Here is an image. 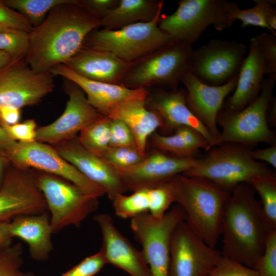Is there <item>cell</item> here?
I'll return each mask as SVG.
<instances>
[{
  "instance_id": "6da1fadb",
  "label": "cell",
  "mask_w": 276,
  "mask_h": 276,
  "mask_svg": "<svg viewBox=\"0 0 276 276\" xmlns=\"http://www.w3.org/2000/svg\"><path fill=\"white\" fill-rule=\"evenodd\" d=\"M100 27V20L80 5L78 0L59 5L29 33L25 59L39 73L63 64L82 48L87 35Z\"/></svg>"
},
{
  "instance_id": "7a4b0ae2",
  "label": "cell",
  "mask_w": 276,
  "mask_h": 276,
  "mask_svg": "<svg viewBox=\"0 0 276 276\" xmlns=\"http://www.w3.org/2000/svg\"><path fill=\"white\" fill-rule=\"evenodd\" d=\"M274 229L255 191L248 183H241L231 192L224 205L221 254L252 268Z\"/></svg>"
},
{
  "instance_id": "3957f363",
  "label": "cell",
  "mask_w": 276,
  "mask_h": 276,
  "mask_svg": "<svg viewBox=\"0 0 276 276\" xmlns=\"http://www.w3.org/2000/svg\"><path fill=\"white\" fill-rule=\"evenodd\" d=\"M172 181L175 202L182 209L185 221L200 239L216 248L221 235L224 205L231 192L205 179L182 174Z\"/></svg>"
},
{
  "instance_id": "277c9868",
  "label": "cell",
  "mask_w": 276,
  "mask_h": 276,
  "mask_svg": "<svg viewBox=\"0 0 276 276\" xmlns=\"http://www.w3.org/2000/svg\"><path fill=\"white\" fill-rule=\"evenodd\" d=\"M193 52L192 44L174 39L131 62L122 85L131 89L160 86L176 89L192 72Z\"/></svg>"
},
{
  "instance_id": "5b68a950",
  "label": "cell",
  "mask_w": 276,
  "mask_h": 276,
  "mask_svg": "<svg viewBox=\"0 0 276 276\" xmlns=\"http://www.w3.org/2000/svg\"><path fill=\"white\" fill-rule=\"evenodd\" d=\"M272 173L264 163L251 157L246 146L226 143L211 148L182 174L205 179L231 192L241 183L249 184L257 177Z\"/></svg>"
},
{
  "instance_id": "8992f818",
  "label": "cell",
  "mask_w": 276,
  "mask_h": 276,
  "mask_svg": "<svg viewBox=\"0 0 276 276\" xmlns=\"http://www.w3.org/2000/svg\"><path fill=\"white\" fill-rule=\"evenodd\" d=\"M175 11L160 15L158 27L174 39L193 44L204 31L228 29L235 21L237 3L227 0H180Z\"/></svg>"
},
{
  "instance_id": "52a82bcc",
  "label": "cell",
  "mask_w": 276,
  "mask_h": 276,
  "mask_svg": "<svg viewBox=\"0 0 276 276\" xmlns=\"http://www.w3.org/2000/svg\"><path fill=\"white\" fill-rule=\"evenodd\" d=\"M275 81L276 74L264 78L258 96L242 110H220L217 122L222 131L213 147L226 143L244 146L263 142L275 143L274 133L268 126L267 110Z\"/></svg>"
},
{
  "instance_id": "ba28073f",
  "label": "cell",
  "mask_w": 276,
  "mask_h": 276,
  "mask_svg": "<svg viewBox=\"0 0 276 276\" xmlns=\"http://www.w3.org/2000/svg\"><path fill=\"white\" fill-rule=\"evenodd\" d=\"M160 15L150 21L139 22L118 30L95 29L87 35L82 46L110 52L125 61L133 62L174 39L158 27Z\"/></svg>"
},
{
  "instance_id": "9c48e42d",
  "label": "cell",
  "mask_w": 276,
  "mask_h": 276,
  "mask_svg": "<svg viewBox=\"0 0 276 276\" xmlns=\"http://www.w3.org/2000/svg\"><path fill=\"white\" fill-rule=\"evenodd\" d=\"M32 171L50 212L53 234L70 225L80 226L98 208L99 198L87 194L70 181L45 172Z\"/></svg>"
},
{
  "instance_id": "30bf717a",
  "label": "cell",
  "mask_w": 276,
  "mask_h": 276,
  "mask_svg": "<svg viewBox=\"0 0 276 276\" xmlns=\"http://www.w3.org/2000/svg\"><path fill=\"white\" fill-rule=\"evenodd\" d=\"M185 220V213L177 204L161 218L145 212L131 219V229L142 247L152 276H168L171 237Z\"/></svg>"
},
{
  "instance_id": "8fae6325",
  "label": "cell",
  "mask_w": 276,
  "mask_h": 276,
  "mask_svg": "<svg viewBox=\"0 0 276 276\" xmlns=\"http://www.w3.org/2000/svg\"><path fill=\"white\" fill-rule=\"evenodd\" d=\"M54 77L51 72H37L25 58L12 59L0 68V109L38 104L54 90Z\"/></svg>"
},
{
  "instance_id": "7c38bea8",
  "label": "cell",
  "mask_w": 276,
  "mask_h": 276,
  "mask_svg": "<svg viewBox=\"0 0 276 276\" xmlns=\"http://www.w3.org/2000/svg\"><path fill=\"white\" fill-rule=\"evenodd\" d=\"M2 154L8 162L15 167L33 168L61 177L98 198L105 194L102 188L87 178L65 160L53 146L48 144L36 141L27 143L17 142Z\"/></svg>"
},
{
  "instance_id": "4fadbf2b",
  "label": "cell",
  "mask_w": 276,
  "mask_h": 276,
  "mask_svg": "<svg viewBox=\"0 0 276 276\" xmlns=\"http://www.w3.org/2000/svg\"><path fill=\"white\" fill-rule=\"evenodd\" d=\"M247 51L242 42L211 39L194 50L191 72L206 84L223 85L238 75Z\"/></svg>"
},
{
  "instance_id": "5bb4252c",
  "label": "cell",
  "mask_w": 276,
  "mask_h": 276,
  "mask_svg": "<svg viewBox=\"0 0 276 276\" xmlns=\"http://www.w3.org/2000/svg\"><path fill=\"white\" fill-rule=\"evenodd\" d=\"M221 256V251L207 245L184 220L171 237L168 276H209Z\"/></svg>"
},
{
  "instance_id": "9a60e30c",
  "label": "cell",
  "mask_w": 276,
  "mask_h": 276,
  "mask_svg": "<svg viewBox=\"0 0 276 276\" xmlns=\"http://www.w3.org/2000/svg\"><path fill=\"white\" fill-rule=\"evenodd\" d=\"M14 167L5 172L0 188V221L47 211L32 170Z\"/></svg>"
},
{
  "instance_id": "2e32d148",
  "label": "cell",
  "mask_w": 276,
  "mask_h": 276,
  "mask_svg": "<svg viewBox=\"0 0 276 276\" xmlns=\"http://www.w3.org/2000/svg\"><path fill=\"white\" fill-rule=\"evenodd\" d=\"M68 100L63 113L53 123L37 129L36 141L53 146L78 136L85 127L104 116L88 102L83 91L64 79Z\"/></svg>"
},
{
  "instance_id": "e0dca14e",
  "label": "cell",
  "mask_w": 276,
  "mask_h": 276,
  "mask_svg": "<svg viewBox=\"0 0 276 276\" xmlns=\"http://www.w3.org/2000/svg\"><path fill=\"white\" fill-rule=\"evenodd\" d=\"M195 157H178L155 149L148 152L137 165L116 168L127 191L155 187L183 174L195 164Z\"/></svg>"
},
{
  "instance_id": "ac0fdd59",
  "label": "cell",
  "mask_w": 276,
  "mask_h": 276,
  "mask_svg": "<svg viewBox=\"0 0 276 276\" xmlns=\"http://www.w3.org/2000/svg\"><path fill=\"white\" fill-rule=\"evenodd\" d=\"M53 147L65 160L102 188L111 200L127 191L116 167L85 149L78 136Z\"/></svg>"
},
{
  "instance_id": "d6986e66",
  "label": "cell",
  "mask_w": 276,
  "mask_h": 276,
  "mask_svg": "<svg viewBox=\"0 0 276 276\" xmlns=\"http://www.w3.org/2000/svg\"><path fill=\"white\" fill-rule=\"evenodd\" d=\"M238 76L218 86L203 83L192 72L188 73L181 80L186 87L188 107L208 129L214 139V143L220 134L217 127L218 115L226 97L235 90Z\"/></svg>"
},
{
  "instance_id": "ffe728a7",
  "label": "cell",
  "mask_w": 276,
  "mask_h": 276,
  "mask_svg": "<svg viewBox=\"0 0 276 276\" xmlns=\"http://www.w3.org/2000/svg\"><path fill=\"white\" fill-rule=\"evenodd\" d=\"M94 220L102 233L101 249L107 264L121 268L131 276H152L142 251L121 233L109 215L98 214L95 216Z\"/></svg>"
},
{
  "instance_id": "44dd1931",
  "label": "cell",
  "mask_w": 276,
  "mask_h": 276,
  "mask_svg": "<svg viewBox=\"0 0 276 276\" xmlns=\"http://www.w3.org/2000/svg\"><path fill=\"white\" fill-rule=\"evenodd\" d=\"M148 89V88H147ZM148 94L145 100L149 109L157 112L163 119L165 131H172L179 126H188L198 131L208 141L209 149L214 139L206 127L188 107L185 89L167 90L155 89Z\"/></svg>"
},
{
  "instance_id": "7402d4cb",
  "label": "cell",
  "mask_w": 276,
  "mask_h": 276,
  "mask_svg": "<svg viewBox=\"0 0 276 276\" xmlns=\"http://www.w3.org/2000/svg\"><path fill=\"white\" fill-rule=\"evenodd\" d=\"M50 72L77 85L84 93L88 103L100 113L106 116L121 102L134 99H145L147 88L131 89L122 84H113L89 80L80 76L63 64L55 66Z\"/></svg>"
},
{
  "instance_id": "603a6c76",
  "label": "cell",
  "mask_w": 276,
  "mask_h": 276,
  "mask_svg": "<svg viewBox=\"0 0 276 276\" xmlns=\"http://www.w3.org/2000/svg\"><path fill=\"white\" fill-rule=\"evenodd\" d=\"M85 78L113 84H122L131 62L110 52L82 47L63 63Z\"/></svg>"
},
{
  "instance_id": "cb8c5ba5",
  "label": "cell",
  "mask_w": 276,
  "mask_h": 276,
  "mask_svg": "<svg viewBox=\"0 0 276 276\" xmlns=\"http://www.w3.org/2000/svg\"><path fill=\"white\" fill-rule=\"evenodd\" d=\"M145 99L127 100L116 105L107 114L110 119H118L124 122L132 131L139 151L146 154L149 137L156 129L165 130V124L155 111L146 107Z\"/></svg>"
},
{
  "instance_id": "d4e9b609",
  "label": "cell",
  "mask_w": 276,
  "mask_h": 276,
  "mask_svg": "<svg viewBox=\"0 0 276 276\" xmlns=\"http://www.w3.org/2000/svg\"><path fill=\"white\" fill-rule=\"evenodd\" d=\"M264 75L263 56L256 43L251 39L248 54L239 73L234 93L227 101L226 109L238 111L254 100L260 93Z\"/></svg>"
},
{
  "instance_id": "484cf974",
  "label": "cell",
  "mask_w": 276,
  "mask_h": 276,
  "mask_svg": "<svg viewBox=\"0 0 276 276\" xmlns=\"http://www.w3.org/2000/svg\"><path fill=\"white\" fill-rule=\"evenodd\" d=\"M11 236L18 237L29 246L31 257L38 261L47 260L53 248L49 213L19 216L10 221Z\"/></svg>"
},
{
  "instance_id": "4316f807",
  "label": "cell",
  "mask_w": 276,
  "mask_h": 276,
  "mask_svg": "<svg viewBox=\"0 0 276 276\" xmlns=\"http://www.w3.org/2000/svg\"><path fill=\"white\" fill-rule=\"evenodd\" d=\"M164 3L162 0H119L118 5L100 19V27L115 30L150 21L162 13Z\"/></svg>"
},
{
  "instance_id": "83f0119b",
  "label": "cell",
  "mask_w": 276,
  "mask_h": 276,
  "mask_svg": "<svg viewBox=\"0 0 276 276\" xmlns=\"http://www.w3.org/2000/svg\"><path fill=\"white\" fill-rule=\"evenodd\" d=\"M111 119L104 116L91 123L80 132L81 144L91 153L102 157L109 146Z\"/></svg>"
},
{
  "instance_id": "f1b7e54d",
  "label": "cell",
  "mask_w": 276,
  "mask_h": 276,
  "mask_svg": "<svg viewBox=\"0 0 276 276\" xmlns=\"http://www.w3.org/2000/svg\"><path fill=\"white\" fill-rule=\"evenodd\" d=\"M114 213L122 218H132L148 212L150 204L149 188L137 190L129 195L119 194L111 200Z\"/></svg>"
},
{
  "instance_id": "f546056e",
  "label": "cell",
  "mask_w": 276,
  "mask_h": 276,
  "mask_svg": "<svg viewBox=\"0 0 276 276\" xmlns=\"http://www.w3.org/2000/svg\"><path fill=\"white\" fill-rule=\"evenodd\" d=\"M70 0H6L2 2L8 7L24 15L33 28L39 25L47 14L56 6Z\"/></svg>"
},
{
  "instance_id": "4dcf8cb0",
  "label": "cell",
  "mask_w": 276,
  "mask_h": 276,
  "mask_svg": "<svg viewBox=\"0 0 276 276\" xmlns=\"http://www.w3.org/2000/svg\"><path fill=\"white\" fill-rule=\"evenodd\" d=\"M249 185L259 194L265 215L276 228V177L273 173L260 176Z\"/></svg>"
},
{
  "instance_id": "1f68e13d",
  "label": "cell",
  "mask_w": 276,
  "mask_h": 276,
  "mask_svg": "<svg viewBox=\"0 0 276 276\" xmlns=\"http://www.w3.org/2000/svg\"><path fill=\"white\" fill-rule=\"evenodd\" d=\"M149 140L155 149L178 157H194L198 151L175 133L171 135H163L155 132Z\"/></svg>"
},
{
  "instance_id": "d6a6232c",
  "label": "cell",
  "mask_w": 276,
  "mask_h": 276,
  "mask_svg": "<svg viewBox=\"0 0 276 276\" xmlns=\"http://www.w3.org/2000/svg\"><path fill=\"white\" fill-rule=\"evenodd\" d=\"M22 255L20 243L0 248V276H34L31 272L21 270Z\"/></svg>"
},
{
  "instance_id": "836d02e7",
  "label": "cell",
  "mask_w": 276,
  "mask_h": 276,
  "mask_svg": "<svg viewBox=\"0 0 276 276\" xmlns=\"http://www.w3.org/2000/svg\"><path fill=\"white\" fill-rule=\"evenodd\" d=\"M146 154H142L136 146H109L102 157L114 167L126 168L140 163Z\"/></svg>"
},
{
  "instance_id": "e575fe53",
  "label": "cell",
  "mask_w": 276,
  "mask_h": 276,
  "mask_svg": "<svg viewBox=\"0 0 276 276\" xmlns=\"http://www.w3.org/2000/svg\"><path fill=\"white\" fill-rule=\"evenodd\" d=\"M29 47V33L14 30L0 33V51L14 59L25 58Z\"/></svg>"
},
{
  "instance_id": "d590c367",
  "label": "cell",
  "mask_w": 276,
  "mask_h": 276,
  "mask_svg": "<svg viewBox=\"0 0 276 276\" xmlns=\"http://www.w3.org/2000/svg\"><path fill=\"white\" fill-rule=\"evenodd\" d=\"M252 268L259 276H276V229L268 235L264 250Z\"/></svg>"
},
{
  "instance_id": "8d00e7d4",
  "label": "cell",
  "mask_w": 276,
  "mask_h": 276,
  "mask_svg": "<svg viewBox=\"0 0 276 276\" xmlns=\"http://www.w3.org/2000/svg\"><path fill=\"white\" fill-rule=\"evenodd\" d=\"M261 53L266 75L276 74V35L263 32L251 38Z\"/></svg>"
},
{
  "instance_id": "74e56055",
  "label": "cell",
  "mask_w": 276,
  "mask_h": 276,
  "mask_svg": "<svg viewBox=\"0 0 276 276\" xmlns=\"http://www.w3.org/2000/svg\"><path fill=\"white\" fill-rule=\"evenodd\" d=\"M209 276H259L252 268L223 256Z\"/></svg>"
},
{
  "instance_id": "f35d334b",
  "label": "cell",
  "mask_w": 276,
  "mask_h": 276,
  "mask_svg": "<svg viewBox=\"0 0 276 276\" xmlns=\"http://www.w3.org/2000/svg\"><path fill=\"white\" fill-rule=\"evenodd\" d=\"M107 264L101 249L89 256L61 276H94Z\"/></svg>"
},
{
  "instance_id": "ab89813d",
  "label": "cell",
  "mask_w": 276,
  "mask_h": 276,
  "mask_svg": "<svg viewBox=\"0 0 276 276\" xmlns=\"http://www.w3.org/2000/svg\"><path fill=\"white\" fill-rule=\"evenodd\" d=\"M0 126L16 141L27 143L36 141L37 124L34 119H28L12 125L1 123Z\"/></svg>"
},
{
  "instance_id": "60d3db41",
  "label": "cell",
  "mask_w": 276,
  "mask_h": 276,
  "mask_svg": "<svg viewBox=\"0 0 276 276\" xmlns=\"http://www.w3.org/2000/svg\"><path fill=\"white\" fill-rule=\"evenodd\" d=\"M0 24L13 30L29 33L33 27L22 14L6 6L0 1Z\"/></svg>"
},
{
  "instance_id": "b9f144b4",
  "label": "cell",
  "mask_w": 276,
  "mask_h": 276,
  "mask_svg": "<svg viewBox=\"0 0 276 276\" xmlns=\"http://www.w3.org/2000/svg\"><path fill=\"white\" fill-rule=\"evenodd\" d=\"M136 146L134 136L126 124L118 119H111L109 146Z\"/></svg>"
},
{
  "instance_id": "7bdbcfd3",
  "label": "cell",
  "mask_w": 276,
  "mask_h": 276,
  "mask_svg": "<svg viewBox=\"0 0 276 276\" xmlns=\"http://www.w3.org/2000/svg\"><path fill=\"white\" fill-rule=\"evenodd\" d=\"M234 19L235 21L239 20L241 22L242 28L252 26L269 30L261 10L256 4L248 9H241L239 8L234 14Z\"/></svg>"
},
{
  "instance_id": "ee69618b",
  "label": "cell",
  "mask_w": 276,
  "mask_h": 276,
  "mask_svg": "<svg viewBox=\"0 0 276 276\" xmlns=\"http://www.w3.org/2000/svg\"><path fill=\"white\" fill-rule=\"evenodd\" d=\"M174 133L181 136L189 145L197 150L200 149L209 150V144L198 131L188 126H179L174 130Z\"/></svg>"
},
{
  "instance_id": "f6af8a7d",
  "label": "cell",
  "mask_w": 276,
  "mask_h": 276,
  "mask_svg": "<svg viewBox=\"0 0 276 276\" xmlns=\"http://www.w3.org/2000/svg\"><path fill=\"white\" fill-rule=\"evenodd\" d=\"M78 3L101 19L118 5L119 0H78Z\"/></svg>"
},
{
  "instance_id": "bcb514c9",
  "label": "cell",
  "mask_w": 276,
  "mask_h": 276,
  "mask_svg": "<svg viewBox=\"0 0 276 276\" xmlns=\"http://www.w3.org/2000/svg\"><path fill=\"white\" fill-rule=\"evenodd\" d=\"M261 10L271 33L276 35V8L275 0H254Z\"/></svg>"
},
{
  "instance_id": "7dc6e473",
  "label": "cell",
  "mask_w": 276,
  "mask_h": 276,
  "mask_svg": "<svg viewBox=\"0 0 276 276\" xmlns=\"http://www.w3.org/2000/svg\"><path fill=\"white\" fill-rule=\"evenodd\" d=\"M250 155L254 159L264 162L276 168L275 143L265 148L250 150Z\"/></svg>"
},
{
  "instance_id": "c3c4849f",
  "label": "cell",
  "mask_w": 276,
  "mask_h": 276,
  "mask_svg": "<svg viewBox=\"0 0 276 276\" xmlns=\"http://www.w3.org/2000/svg\"><path fill=\"white\" fill-rule=\"evenodd\" d=\"M21 110L10 107L0 109V124L14 125L19 123L20 119Z\"/></svg>"
},
{
  "instance_id": "681fc988",
  "label": "cell",
  "mask_w": 276,
  "mask_h": 276,
  "mask_svg": "<svg viewBox=\"0 0 276 276\" xmlns=\"http://www.w3.org/2000/svg\"><path fill=\"white\" fill-rule=\"evenodd\" d=\"M10 222L0 221V248L11 244L12 237L9 230Z\"/></svg>"
},
{
  "instance_id": "f907efd6",
  "label": "cell",
  "mask_w": 276,
  "mask_h": 276,
  "mask_svg": "<svg viewBox=\"0 0 276 276\" xmlns=\"http://www.w3.org/2000/svg\"><path fill=\"white\" fill-rule=\"evenodd\" d=\"M17 141L9 136L0 126V152L4 153L16 144Z\"/></svg>"
},
{
  "instance_id": "816d5d0a",
  "label": "cell",
  "mask_w": 276,
  "mask_h": 276,
  "mask_svg": "<svg viewBox=\"0 0 276 276\" xmlns=\"http://www.w3.org/2000/svg\"><path fill=\"white\" fill-rule=\"evenodd\" d=\"M275 117H276V99L274 96H272L267 108V121H270L271 122L274 124L275 123Z\"/></svg>"
},
{
  "instance_id": "f5cc1de1",
  "label": "cell",
  "mask_w": 276,
  "mask_h": 276,
  "mask_svg": "<svg viewBox=\"0 0 276 276\" xmlns=\"http://www.w3.org/2000/svg\"><path fill=\"white\" fill-rule=\"evenodd\" d=\"M13 58L8 53L0 51V68L8 64Z\"/></svg>"
},
{
  "instance_id": "db71d44e",
  "label": "cell",
  "mask_w": 276,
  "mask_h": 276,
  "mask_svg": "<svg viewBox=\"0 0 276 276\" xmlns=\"http://www.w3.org/2000/svg\"><path fill=\"white\" fill-rule=\"evenodd\" d=\"M8 161L4 157L2 152H0V188L2 185L4 175H5V166L6 162Z\"/></svg>"
},
{
  "instance_id": "11a10c76",
  "label": "cell",
  "mask_w": 276,
  "mask_h": 276,
  "mask_svg": "<svg viewBox=\"0 0 276 276\" xmlns=\"http://www.w3.org/2000/svg\"><path fill=\"white\" fill-rule=\"evenodd\" d=\"M14 30L13 29H11L9 28H8L3 25L0 24V33L5 32H8L10 31Z\"/></svg>"
}]
</instances>
